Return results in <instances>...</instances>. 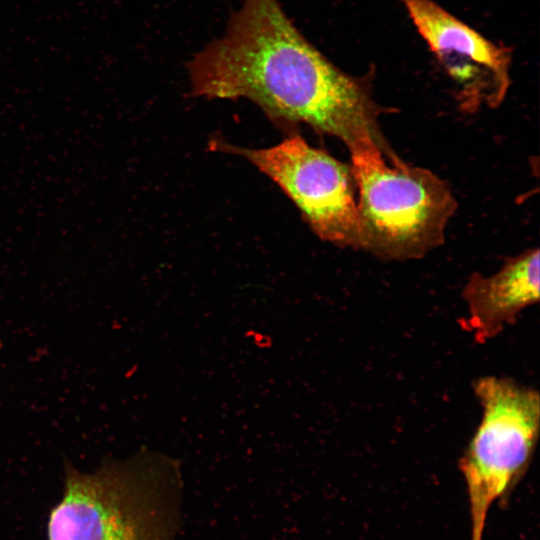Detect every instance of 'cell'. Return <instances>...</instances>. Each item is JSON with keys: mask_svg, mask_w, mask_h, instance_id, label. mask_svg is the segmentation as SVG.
<instances>
[{"mask_svg": "<svg viewBox=\"0 0 540 540\" xmlns=\"http://www.w3.org/2000/svg\"><path fill=\"white\" fill-rule=\"evenodd\" d=\"M191 93L245 98L280 127L306 124L350 149L386 146L364 82L333 64L295 26L279 0H242L222 36L188 61Z\"/></svg>", "mask_w": 540, "mask_h": 540, "instance_id": "cell-1", "label": "cell"}, {"mask_svg": "<svg viewBox=\"0 0 540 540\" xmlns=\"http://www.w3.org/2000/svg\"><path fill=\"white\" fill-rule=\"evenodd\" d=\"M183 499L181 464L163 453L143 450L92 472L67 462L47 540H178Z\"/></svg>", "mask_w": 540, "mask_h": 540, "instance_id": "cell-2", "label": "cell"}, {"mask_svg": "<svg viewBox=\"0 0 540 540\" xmlns=\"http://www.w3.org/2000/svg\"><path fill=\"white\" fill-rule=\"evenodd\" d=\"M364 249L393 259L421 257L444 239L456 204L442 180L408 166L388 148L368 143L350 149Z\"/></svg>", "mask_w": 540, "mask_h": 540, "instance_id": "cell-3", "label": "cell"}, {"mask_svg": "<svg viewBox=\"0 0 540 540\" xmlns=\"http://www.w3.org/2000/svg\"><path fill=\"white\" fill-rule=\"evenodd\" d=\"M482 417L459 460L471 523V540H483L488 512L506 505L526 475L540 428L537 390L508 377L484 376L473 384Z\"/></svg>", "mask_w": 540, "mask_h": 540, "instance_id": "cell-4", "label": "cell"}, {"mask_svg": "<svg viewBox=\"0 0 540 540\" xmlns=\"http://www.w3.org/2000/svg\"><path fill=\"white\" fill-rule=\"evenodd\" d=\"M211 144L217 150L246 158L272 179L320 238L341 246L363 248L352 173L346 165L296 134L261 149L238 147L220 140Z\"/></svg>", "mask_w": 540, "mask_h": 540, "instance_id": "cell-5", "label": "cell"}, {"mask_svg": "<svg viewBox=\"0 0 540 540\" xmlns=\"http://www.w3.org/2000/svg\"><path fill=\"white\" fill-rule=\"evenodd\" d=\"M467 105H499L509 88L511 55L433 0H399Z\"/></svg>", "mask_w": 540, "mask_h": 540, "instance_id": "cell-6", "label": "cell"}, {"mask_svg": "<svg viewBox=\"0 0 540 540\" xmlns=\"http://www.w3.org/2000/svg\"><path fill=\"white\" fill-rule=\"evenodd\" d=\"M463 298L469 310L463 327L478 343L496 337L522 310L539 301V250L510 259L492 276L474 273Z\"/></svg>", "mask_w": 540, "mask_h": 540, "instance_id": "cell-7", "label": "cell"}, {"mask_svg": "<svg viewBox=\"0 0 540 540\" xmlns=\"http://www.w3.org/2000/svg\"><path fill=\"white\" fill-rule=\"evenodd\" d=\"M2 347V342H1V339H0V348Z\"/></svg>", "mask_w": 540, "mask_h": 540, "instance_id": "cell-8", "label": "cell"}]
</instances>
